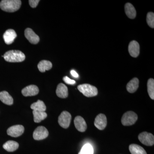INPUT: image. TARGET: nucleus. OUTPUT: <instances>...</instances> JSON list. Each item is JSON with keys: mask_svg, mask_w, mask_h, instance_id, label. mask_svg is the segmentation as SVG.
Returning a JSON list of instances; mask_svg holds the SVG:
<instances>
[{"mask_svg": "<svg viewBox=\"0 0 154 154\" xmlns=\"http://www.w3.org/2000/svg\"><path fill=\"white\" fill-rule=\"evenodd\" d=\"M21 5L20 0H2L0 2V8L3 11L13 13L19 10Z\"/></svg>", "mask_w": 154, "mask_h": 154, "instance_id": "obj_1", "label": "nucleus"}, {"mask_svg": "<svg viewBox=\"0 0 154 154\" xmlns=\"http://www.w3.org/2000/svg\"><path fill=\"white\" fill-rule=\"evenodd\" d=\"M4 59L6 61L11 63L21 62L25 60V56L22 51L18 50H11L4 54Z\"/></svg>", "mask_w": 154, "mask_h": 154, "instance_id": "obj_2", "label": "nucleus"}, {"mask_svg": "<svg viewBox=\"0 0 154 154\" xmlns=\"http://www.w3.org/2000/svg\"><path fill=\"white\" fill-rule=\"evenodd\" d=\"M78 90L84 96L88 97H94L98 94V90L96 87L90 84H85L78 86Z\"/></svg>", "mask_w": 154, "mask_h": 154, "instance_id": "obj_3", "label": "nucleus"}, {"mask_svg": "<svg viewBox=\"0 0 154 154\" xmlns=\"http://www.w3.org/2000/svg\"><path fill=\"white\" fill-rule=\"evenodd\" d=\"M137 114L133 111H128L123 114L122 117L121 122L124 126L132 125L137 120Z\"/></svg>", "mask_w": 154, "mask_h": 154, "instance_id": "obj_4", "label": "nucleus"}, {"mask_svg": "<svg viewBox=\"0 0 154 154\" xmlns=\"http://www.w3.org/2000/svg\"><path fill=\"white\" fill-rule=\"evenodd\" d=\"M71 118L70 113L67 111H63L59 116V124L63 128H67L70 124Z\"/></svg>", "mask_w": 154, "mask_h": 154, "instance_id": "obj_5", "label": "nucleus"}, {"mask_svg": "<svg viewBox=\"0 0 154 154\" xmlns=\"http://www.w3.org/2000/svg\"><path fill=\"white\" fill-rule=\"evenodd\" d=\"M139 140L147 146H152L154 144V137L151 133L147 132L141 133L138 136Z\"/></svg>", "mask_w": 154, "mask_h": 154, "instance_id": "obj_6", "label": "nucleus"}, {"mask_svg": "<svg viewBox=\"0 0 154 154\" xmlns=\"http://www.w3.org/2000/svg\"><path fill=\"white\" fill-rule=\"evenodd\" d=\"M48 135V131L44 126L38 127L35 130L33 133V138L37 140L44 139Z\"/></svg>", "mask_w": 154, "mask_h": 154, "instance_id": "obj_7", "label": "nucleus"}, {"mask_svg": "<svg viewBox=\"0 0 154 154\" xmlns=\"http://www.w3.org/2000/svg\"><path fill=\"white\" fill-rule=\"evenodd\" d=\"M25 128L22 125H16L9 128L7 130V134L12 137H18L22 134Z\"/></svg>", "mask_w": 154, "mask_h": 154, "instance_id": "obj_8", "label": "nucleus"}, {"mask_svg": "<svg viewBox=\"0 0 154 154\" xmlns=\"http://www.w3.org/2000/svg\"><path fill=\"white\" fill-rule=\"evenodd\" d=\"M107 118L105 115L101 113L97 116L94 121V125L98 129L103 130L107 126Z\"/></svg>", "mask_w": 154, "mask_h": 154, "instance_id": "obj_9", "label": "nucleus"}, {"mask_svg": "<svg viewBox=\"0 0 154 154\" xmlns=\"http://www.w3.org/2000/svg\"><path fill=\"white\" fill-rule=\"evenodd\" d=\"M25 37L31 44H36L39 42V36L30 28H28L25 29Z\"/></svg>", "mask_w": 154, "mask_h": 154, "instance_id": "obj_10", "label": "nucleus"}, {"mask_svg": "<svg viewBox=\"0 0 154 154\" xmlns=\"http://www.w3.org/2000/svg\"><path fill=\"white\" fill-rule=\"evenodd\" d=\"M22 93L25 96H36L39 93V89L36 85H30L24 88L22 90Z\"/></svg>", "mask_w": 154, "mask_h": 154, "instance_id": "obj_11", "label": "nucleus"}, {"mask_svg": "<svg viewBox=\"0 0 154 154\" xmlns=\"http://www.w3.org/2000/svg\"><path fill=\"white\" fill-rule=\"evenodd\" d=\"M17 36V34L15 30L13 29H8L4 33L3 38L6 44L10 45L14 42Z\"/></svg>", "mask_w": 154, "mask_h": 154, "instance_id": "obj_12", "label": "nucleus"}, {"mask_svg": "<svg viewBox=\"0 0 154 154\" xmlns=\"http://www.w3.org/2000/svg\"><path fill=\"white\" fill-rule=\"evenodd\" d=\"M76 128L80 132H85L87 128V125L84 119L81 116H77L74 119Z\"/></svg>", "mask_w": 154, "mask_h": 154, "instance_id": "obj_13", "label": "nucleus"}, {"mask_svg": "<svg viewBox=\"0 0 154 154\" xmlns=\"http://www.w3.org/2000/svg\"><path fill=\"white\" fill-rule=\"evenodd\" d=\"M128 51L132 57H137L140 54V45L137 42L133 40L130 42Z\"/></svg>", "mask_w": 154, "mask_h": 154, "instance_id": "obj_14", "label": "nucleus"}, {"mask_svg": "<svg viewBox=\"0 0 154 154\" xmlns=\"http://www.w3.org/2000/svg\"><path fill=\"white\" fill-rule=\"evenodd\" d=\"M56 94L60 98H67L68 96V90L66 86L62 83L59 84L57 88Z\"/></svg>", "mask_w": 154, "mask_h": 154, "instance_id": "obj_15", "label": "nucleus"}, {"mask_svg": "<svg viewBox=\"0 0 154 154\" xmlns=\"http://www.w3.org/2000/svg\"><path fill=\"white\" fill-rule=\"evenodd\" d=\"M0 100L4 104L7 105H12L14 103V99L12 96L5 91L0 92Z\"/></svg>", "mask_w": 154, "mask_h": 154, "instance_id": "obj_16", "label": "nucleus"}, {"mask_svg": "<svg viewBox=\"0 0 154 154\" xmlns=\"http://www.w3.org/2000/svg\"><path fill=\"white\" fill-rule=\"evenodd\" d=\"M138 79L136 78H134L128 83L126 86L127 91L130 93H134L137 91L139 87Z\"/></svg>", "mask_w": 154, "mask_h": 154, "instance_id": "obj_17", "label": "nucleus"}, {"mask_svg": "<svg viewBox=\"0 0 154 154\" xmlns=\"http://www.w3.org/2000/svg\"><path fill=\"white\" fill-rule=\"evenodd\" d=\"M125 11L127 17L131 19H134L136 16V11L132 5L128 3L125 6Z\"/></svg>", "mask_w": 154, "mask_h": 154, "instance_id": "obj_18", "label": "nucleus"}, {"mask_svg": "<svg viewBox=\"0 0 154 154\" xmlns=\"http://www.w3.org/2000/svg\"><path fill=\"white\" fill-rule=\"evenodd\" d=\"M19 145L17 142L10 140L4 144L3 148L7 151L12 152L15 151L19 148Z\"/></svg>", "mask_w": 154, "mask_h": 154, "instance_id": "obj_19", "label": "nucleus"}, {"mask_svg": "<svg viewBox=\"0 0 154 154\" xmlns=\"http://www.w3.org/2000/svg\"><path fill=\"white\" fill-rule=\"evenodd\" d=\"M38 68L39 71L44 72L46 70H49L52 68V63L49 61L42 60L38 64Z\"/></svg>", "mask_w": 154, "mask_h": 154, "instance_id": "obj_20", "label": "nucleus"}, {"mask_svg": "<svg viewBox=\"0 0 154 154\" xmlns=\"http://www.w3.org/2000/svg\"><path fill=\"white\" fill-rule=\"evenodd\" d=\"M33 119L36 123H39L47 117V114L44 111L33 110Z\"/></svg>", "mask_w": 154, "mask_h": 154, "instance_id": "obj_21", "label": "nucleus"}, {"mask_svg": "<svg viewBox=\"0 0 154 154\" xmlns=\"http://www.w3.org/2000/svg\"><path fill=\"white\" fill-rule=\"evenodd\" d=\"M129 149L131 154H147L144 149L138 145L135 144L130 145Z\"/></svg>", "mask_w": 154, "mask_h": 154, "instance_id": "obj_22", "label": "nucleus"}, {"mask_svg": "<svg viewBox=\"0 0 154 154\" xmlns=\"http://www.w3.org/2000/svg\"><path fill=\"white\" fill-rule=\"evenodd\" d=\"M30 108L33 110L44 111L46 110V107L43 101L38 100L36 102L33 103L30 106Z\"/></svg>", "mask_w": 154, "mask_h": 154, "instance_id": "obj_23", "label": "nucleus"}, {"mask_svg": "<svg viewBox=\"0 0 154 154\" xmlns=\"http://www.w3.org/2000/svg\"><path fill=\"white\" fill-rule=\"evenodd\" d=\"M148 93L151 99H154V80L153 79H149L147 83Z\"/></svg>", "mask_w": 154, "mask_h": 154, "instance_id": "obj_24", "label": "nucleus"}, {"mask_svg": "<svg viewBox=\"0 0 154 154\" xmlns=\"http://www.w3.org/2000/svg\"><path fill=\"white\" fill-rule=\"evenodd\" d=\"M94 153L93 146L90 144L87 143L83 146L79 154H94Z\"/></svg>", "mask_w": 154, "mask_h": 154, "instance_id": "obj_25", "label": "nucleus"}, {"mask_svg": "<svg viewBox=\"0 0 154 154\" xmlns=\"http://www.w3.org/2000/svg\"><path fill=\"white\" fill-rule=\"evenodd\" d=\"M146 21L148 25L151 28H154V14L149 12L147 15Z\"/></svg>", "mask_w": 154, "mask_h": 154, "instance_id": "obj_26", "label": "nucleus"}, {"mask_svg": "<svg viewBox=\"0 0 154 154\" xmlns=\"http://www.w3.org/2000/svg\"><path fill=\"white\" fill-rule=\"evenodd\" d=\"M63 80L64 82L68 85H74L75 84V82L74 80L71 79L67 76L64 77Z\"/></svg>", "mask_w": 154, "mask_h": 154, "instance_id": "obj_27", "label": "nucleus"}, {"mask_svg": "<svg viewBox=\"0 0 154 154\" xmlns=\"http://www.w3.org/2000/svg\"><path fill=\"white\" fill-rule=\"evenodd\" d=\"M39 2V0H30L29 1V5L31 8H35L37 7Z\"/></svg>", "mask_w": 154, "mask_h": 154, "instance_id": "obj_28", "label": "nucleus"}, {"mask_svg": "<svg viewBox=\"0 0 154 154\" xmlns=\"http://www.w3.org/2000/svg\"><path fill=\"white\" fill-rule=\"evenodd\" d=\"M72 76L75 77V78H77L79 77V75L74 70H72L70 72Z\"/></svg>", "mask_w": 154, "mask_h": 154, "instance_id": "obj_29", "label": "nucleus"}]
</instances>
